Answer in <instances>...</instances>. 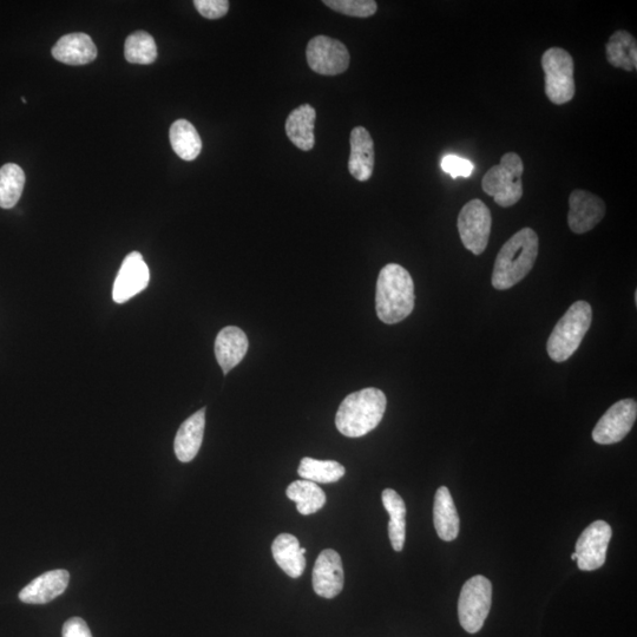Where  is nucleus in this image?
Here are the masks:
<instances>
[{
	"mask_svg": "<svg viewBox=\"0 0 637 637\" xmlns=\"http://www.w3.org/2000/svg\"><path fill=\"white\" fill-rule=\"evenodd\" d=\"M351 154L348 170L354 179L366 182L371 179L374 169V142L369 130L356 127L351 133Z\"/></svg>",
	"mask_w": 637,
	"mask_h": 637,
	"instance_id": "17",
	"label": "nucleus"
},
{
	"mask_svg": "<svg viewBox=\"0 0 637 637\" xmlns=\"http://www.w3.org/2000/svg\"><path fill=\"white\" fill-rule=\"evenodd\" d=\"M606 215V203L601 197L576 189L569 197L568 225L575 234H586Z\"/></svg>",
	"mask_w": 637,
	"mask_h": 637,
	"instance_id": "12",
	"label": "nucleus"
},
{
	"mask_svg": "<svg viewBox=\"0 0 637 637\" xmlns=\"http://www.w3.org/2000/svg\"><path fill=\"white\" fill-rule=\"evenodd\" d=\"M206 428V409L194 413L180 426L175 437L174 450L182 463L192 462L201 449Z\"/></svg>",
	"mask_w": 637,
	"mask_h": 637,
	"instance_id": "18",
	"label": "nucleus"
},
{
	"mask_svg": "<svg viewBox=\"0 0 637 637\" xmlns=\"http://www.w3.org/2000/svg\"><path fill=\"white\" fill-rule=\"evenodd\" d=\"M194 5L200 15L207 19L222 18L229 10L227 0H195Z\"/></svg>",
	"mask_w": 637,
	"mask_h": 637,
	"instance_id": "32",
	"label": "nucleus"
},
{
	"mask_svg": "<svg viewBox=\"0 0 637 637\" xmlns=\"http://www.w3.org/2000/svg\"><path fill=\"white\" fill-rule=\"evenodd\" d=\"M415 284L406 269L398 264L386 265L377 281L376 310L387 325L405 320L415 308Z\"/></svg>",
	"mask_w": 637,
	"mask_h": 637,
	"instance_id": "2",
	"label": "nucleus"
},
{
	"mask_svg": "<svg viewBox=\"0 0 637 637\" xmlns=\"http://www.w3.org/2000/svg\"><path fill=\"white\" fill-rule=\"evenodd\" d=\"M317 113L310 104L294 109L286 121V134L295 147L310 151L315 144L314 124Z\"/></svg>",
	"mask_w": 637,
	"mask_h": 637,
	"instance_id": "21",
	"label": "nucleus"
},
{
	"mask_svg": "<svg viewBox=\"0 0 637 637\" xmlns=\"http://www.w3.org/2000/svg\"><path fill=\"white\" fill-rule=\"evenodd\" d=\"M58 62L68 65H84L95 61L96 45L87 34H70L62 37L52 49Z\"/></svg>",
	"mask_w": 637,
	"mask_h": 637,
	"instance_id": "19",
	"label": "nucleus"
},
{
	"mask_svg": "<svg viewBox=\"0 0 637 637\" xmlns=\"http://www.w3.org/2000/svg\"><path fill=\"white\" fill-rule=\"evenodd\" d=\"M149 268L139 252H133L124 259L114 284L113 298L117 304H124L141 293L149 285Z\"/></svg>",
	"mask_w": 637,
	"mask_h": 637,
	"instance_id": "14",
	"label": "nucleus"
},
{
	"mask_svg": "<svg viewBox=\"0 0 637 637\" xmlns=\"http://www.w3.org/2000/svg\"><path fill=\"white\" fill-rule=\"evenodd\" d=\"M63 637H93L90 629L81 617H72L64 623Z\"/></svg>",
	"mask_w": 637,
	"mask_h": 637,
	"instance_id": "33",
	"label": "nucleus"
},
{
	"mask_svg": "<svg viewBox=\"0 0 637 637\" xmlns=\"http://www.w3.org/2000/svg\"><path fill=\"white\" fill-rule=\"evenodd\" d=\"M593 321V310L587 301H576L551 332L547 351L556 363H564L579 350Z\"/></svg>",
	"mask_w": 637,
	"mask_h": 637,
	"instance_id": "4",
	"label": "nucleus"
},
{
	"mask_svg": "<svg viewBox=\"0 0 637 637\" xmlns=\"http://www.w3.org/2000/svg\"><path fill=\"white\" fill-rule=\"evenodd\" d=\"M344 465L336 461H319L311 457L301 459L298 474L313 483H336L345 476Z\"/></svg>",
	"mask_w": 637,
	"mask_h": 637,
	"instance_id": "27",
	"label": "nucleus"
},
{
	"mask_svg": "<svg viewBox=\"0 0 637 637\" xmlns=\"http://www.w3.org/2000/svg\"><path fill=\"white\" fill-rule=\"evenodd\" d=\"M300 551L302 555H305L307 550L305 548H301Z\"/></svg>",
	"mask_w": 637,
	"mask_h": 637,
	"instance_id": "35",
	"label": "nucleus"
},
{
	"mask_svg": "<svg viewBox=\"0 0 637 637\" xmlns=\"http://www.w3.org/2000/svg\"><path fill=\"white\" fill-rule=\"evenodd\" d=\"M538 248L540 241L534 229L523 228L512 236L497 255L492 286L505 291L521 282L534 268Z\"/></svg>",
	"mask_w": 637,
	"mask_h": 637,
	"instance_id": "1",
	"label": "nucleus"
},
{
	"mask_svg": "<svg viewBox=\"0 0 637 637\" xmlns=\"http://www.w3.org/2000/svg\"><path fill=\"white\" fill-rule=\"evenodd\" d=\"M613 530L607 522L591 523L576 542L577 567L582 571H594L604 566Z\"/></svg>",
	"mask_w": 637,
	"mask_h": 637,
	"instance_id": "10",
	"label": "nucleus"
},
{
	"mask_svg": "<svg viewBox=\"0 0 637 637\" xmlns=\"http://www.w3.org/2000/svg\"><path fill=\"white\" fill-rule=\"evenodd\" d=\"M458 232L463 245L475 255L487 249L492 228L490 209L481 200H472L462 208L458 216Z\"/></svg>",
	"mask_w": 637,
	"mask_h": 637,
	"instance_id": "8",
	"label": "nucleus"
},
{
	"mask_svg": "<svg viewBox=\"0 0 637 637\" xmlns=\"http://www.w3.org/2000/svg\"><path fill=\"white\" fill-rule=\"evenodd\" d=\"M25 185L23 169L15 163L0 168V207L11 209L21 199Z\"/></svg>",
	"mask_w": 637,
	"mask_h": 637,
	"instance_id": "28",
	"label": "nucleus"
},
{
	"mask_svg": "<svg viewBox=\"0 0 637 637\" xmlns=\"http://www.w3.org/2000/svg\"><path fill=\"white\" fill-rule=\"evenodd\" d=\"M523 161L516 153H507L501 163L488 170L482 181L485 194L494 197L498 206H515L523 196Z\"/></svg>",
	"mask_w": 637,
	"mask_h": 637,
	"instance_id": "5",
	"label": "nucleus"
},
{
	"mask_svg": "<svg viewBox=\"0 0 637 637\" xmlns=\"http://www.w3.org/2000/svg\"><path fill=\"white\" fill-rule=\"evenodd\" d=\"M124 56L129 63L151 64L156 61L157 47L153 36L144 31H137L131 34L124 47Z\"/></svg>",
	"mask_w": 637,
	"mask_h": 637,
	"instance_id": "29",
	"label": "nucleus"
},
{
	"mask_svg": "<svg viewBox=\"0 0 637 637\" xmlns=\"http://www.w3.org/2000/svg\"><path fill=\"white\" fill-rule=\"evenodd\" d=\"M324 4L343 15L358 18L371 17L378 10L374 0H325Z\"/></svg>",
	"mask_w": 637,
	"mask_h": 637,
	"instance_id": "30",
	"label": "nucleus"
},
{
	"mask_svg": "<svg viewBox=\"0 0 637 637\" xmlns=\"http://www.w3.org/2000/svg\"><path fill=\"white\" fill-rule=\"evenodd\" d=\"M343 561L336 550L325 549L315 561L313 568V589L315 594L334 599L344 588Z\"/></svg>",
	"mask_w": 637,
	"mask_h": 637,
	"instance_id": "13",
	"label": "nucleus"
},
{
	"mask_svg": "<svg viewBox=\"0 0 637 637\" xmlns=\"http://www.w3.org/2000/svg\"><path fill=\"white\" fill-rule=\"evenodd\" d=\"M571 560H573V561H576V560H577V556H576V554H575V553H574L573 555H571Z\"/></svg>",
	"mask_w": 637,
	"mask_h": 637,
	"instance_id": "34",
	"label": "nucleus"
},
{
	"mask_svg": "<svg viewBox=\"0 0 637 637\" xmlns=\"http://www.w3.org/2000/svg\"><path fill=\"white\" fill-rule=\"evenodd\" d=\"M637 418V404L634 399H623L604 413L593 431L595 443L612 445L625 439Z\"/></svg>",
	"mask_w": 637,
	"mask_h": 637,
	"instance_id": "11",
	"label": "nucleus"
},
{
	"mask_svg": "<svg viewBox=\"0 0 637 637\" xmlns=\"http://www.w3.org/2000/svg\"><path fill=\"white\" fill-rule=\"evenodd\" d=\"M306 56L310 68L319 75H340L350 67V52L331 37H314L307 45Z\"/></svg>",
	"mask_w": 637,
	"mask_h": 637,
	"instance_id": "9",
	"label": "nucleus"
},
{
	"mask_svg": "<svg viewBox=\"0 0 637 637\" xmlns=\"http://www.w3.org/2000/svg\"><path fill=\"white\" fill-rule=\"evenodd\" d=\"M286 495L295 504L302 516H310L324 508L326 495L317 483L311 481H295L286 490Z\"/></svg>",
	"mask_w": 637,
	"mask_h": 637,
	"instance_id": "25",
	"label": "nucleus"
},
{
	"mask_svg": "<svg viewBox=\"0 0 637 637\" xmlns=\"http://www.w3.org/2000/svg\"><path fill=\"white\" fill-rule=\"evenodd\" d=\"M170 143L176 155L185 161H194L202 150L199 133L187 120H177L169 131Z\"/></svg>",
	"mask_w": 637,
	"mask_h": 637,
	"instance_id": "26",
	"label": "nucleus"
},
{
	"mask_svg": "<svg viewBox=\"0 0 637 637\" xmlns=\"http://www.w3.org/2000/svg\"><path fill=\"white\" fill-rule=\"evenodd\" d=\"M609 64L615 68L633 71L637 68L636 39L628 31H616L606 45Z\"/></svg>",
	"mask_w": 637,
	"mask_h": 637,
	"instance_id": "24",
	"label": "nucleus"
},
{
	"mask_svg": "<svg viewBox=\"0 0 637 637\" xmlns=\"http://www.w3.org/2000/svg\"><path fill=\"white\" fill-rule=\"evenodd\" d=\"M433 523L437 534L445 542L455 541L459 535L461 521L455 502L446 487L437 490L435 504H433Z\"/></svg>",
	"mask_w": 637,
	"mask_h": 637,
	"instance_id": "20",
	"label": "nucleus"
},
{
	"mask_svg": "<svg viewBox=\"0 0 637 637\" xmlns=\"http://www.w3.org/2000/svg\"><path fill=\"white\" fill-rule=\"evenodd\" d=\"M300 549L298 538L291 534L279 535L272 544L274 561L292 579H298L306 568V558Z\"/></svg>",
	"mask_w": 637,
	"mask_h": 637,
	"instance_id": "22",
	"label": "nucleus"
},
{
	"mask_svg": "<svg viewBox=\"0 0 637 637\" xmlns=\"http://www.w3.org/2000/svg\"><path fill=\"white\" fill-rule=\"evenodd\" d=\"M248 338L241 328H223L215 340V356L223 373L227 374L244 360L248 351Z\"/></svg>",
	"mask_w": 637,
	"mask_h": 637,
	"instance_id": "16",
	"label": "nucleus"
},
{
	"mask_svg": "<svg viewBox=\"0 0 637 637\" xmlns=\"http://www.w3.org/2000/svg\"><path fill=\"white\" fill-rule=\"evenodd\" d=\"M442 169L446 174H449L452 179H457L459 176L469 177L474 172V163L469 160L463 159L457 155H446L442 160Z\"/></svg>",
	"mask_w": 637,
	"mask_h": 637,
	"instance_id": "31",
	"label": "nucleus"
},
{
	"mask_svg": "<svg viewBox=\"0 0 637 637\" xmlns=\"http://www.w3.org/2000/svg\"><path fill=\"white\" fill-rule=\"evenodd\" d=\"M542 68L545 75V95L551 103H569L575 96L574 59L567 50L551 48L544 52Z\"/></svg>",
	"mask_w": 637,
	"mask_h": 637,
	"instance_id": "6",
	"label": "nucleus"
},
{
	"mask_svg": "<svg viewBox=\"0 0 637 637\" xmlns=\"http://www.w3.org/2000/svg\"><path fill=\"white\" fill-rule=\"evenodd\" d=\"M69 581L70 574L67 570L48 571L30 582L19 593V600L28 604H47L67 590Z\"/></svg>",
	"mask_w": 637,
	"mask_h": 637,
	"instance_id": "15",
	"label": "nucleus"
},
{
	"mask_svg": "<svg viewBox=\"0 0 637 637\" xmlns=\"http://www.w3.org/2000/svg\"><path fill=\"white\" fill-rule=\"evenodd\" d=\"M382 501L387 514L390 516L389 537L394 551L404 549L406 538V505L397 491L385 489Z\"/></svg>",
	"mask_w": 637,
	"mask_h": 637,
	"instance_id": "23",
	"label": "nucleus"
},
{
	"mask_svg": "<svg viewBox=\"0 0 637 637\" xmlns=\"http://www.w3.org/2000/svg\"><path fill=\"white\" fill-rule=\"evenodd\" d=\"M492 584L483 575L466 581L458 601V616L461 626L470 634H476L484 626L490 613Z\"/></svg>",
	"mask_w": 637,
	"mask_h": 637,
	"instance_id": "7",
	"label": "nucleus"
},
{
	"mask_svg": "<svg viewBox=\"0 0 637 637\" xmlns=\"http://www.w3.org/2000/svg\"><path fill=\"white\" fill-rule=\"evenodd\" d=\"M387 399L376 387L353 392L341 403L336 416V426L341 435L359 438L367 435L382 422Z\"/></svg>",
	"mask_w": 637,
	"mask_h": 637,
	"instance_id": "3",
	"label": "nucleus"
}]
</instances>
